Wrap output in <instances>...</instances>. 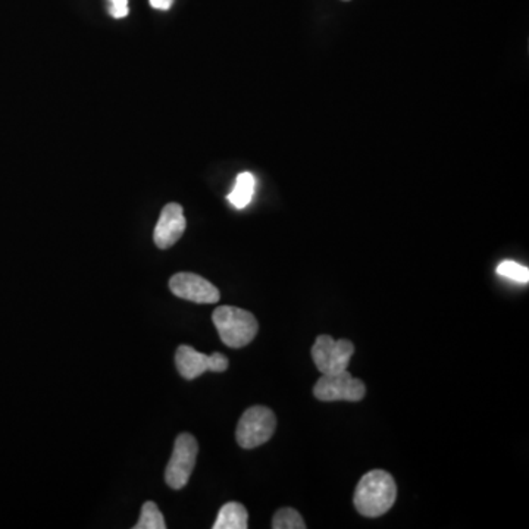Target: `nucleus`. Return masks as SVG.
Masks as SVG:
<instances>
[{
	"label": "nucleus",
	"mask_w": 529,
	"mask_h": 529,
	"mask_svg": "<svg viewBox=\"0 0 529 529\" xmlns=\"http://www.w3.org/2000/svg\"><path fill=\"white\" fill-rule=\"evenodd\" d=\"M255 176L250 173H243L237 176L236 185L233 192L229 193L228 200L237 209H244L249 203L252 202L255 193Z\"/></svg>",
	"instance_id": "nucleus-11"
},
{
	"label": "nucleus",
	"mask_w": 529,
	"mask_h": 529,
	"mask_svg": "<svg viewBox=\"0 0 529 529\" xmlns=\"http://www.w3.org/2000/svg\"><path fill=\"white\" fill-rule=\"evenodd\" d=\"M111 16L113 18H125L128 16V0H110Z\"/></svg>",
	"instance_id": "nucleus-15"
},
{
	"label": "nucleus",
	"mask_w": 529,
	"mask_h": 529,
	"mask_svg": "<svg viewBox=\"0 0 529 529\" xmlns=\"http://www.w3.org/2000/svg\"><path fill=\"white\" fill-rule=\"evenodd\" d=\"M166 524L164 514L153 502H146L142 506L140 519L134 525V529H165Z\"/></svg>",
	"instance_id": "nucleus-12"
},
{
	"label": "nucleus",
	"mask_w": 529,
	"mask_h": 529,
	"mask_svg": "<svg viewBox=\"0 0 529 529\" xmlns=\"http://www.w3.org/2000/svg\"><path fill=\"white\" fill-rule=\"evenodd\" d=\"M248 526V509L237 502L224 504L214 524V529H246Z\"/></svg>",
	"instance_id": "nucleus-10"
},
{
	"label": "nucleus",
	"mask_w": 529,
	"mask_h": 529,
	"mask_svg": "<svg viewBox=\"0 0 529 529\" xmlns=\"http://www.w3.org/2000/svg\"><path fill=\"white\" fill-rule=\"evenodd\" d=\"M497 274L509 278V280H513V281L521 282V284H526L529 281L528 268L519 265V263L512 262V260H504V262L500 263L499 268H497Z\"/></svg>",
	"instance_id": "nucleus-14"
},
{
	"label": "nucleus",
	"mask_w": 529,
	"mask_h": 529,
	"mask_svg": "<svg viewBox=\"0 0 529 529\" xmlns=\"http://www.w3.org/2000/svg\"><path fill=\"white\" fill-rule=\"evenodd\" d=\"M187 222L185 218V210L178 203H168L162 209L158 224L154 227V244L162 250L173 248L176 241L185 234Z\"/></svg>",
	"instance_id": "nucleus-9"
},
{
	"label": "nucleus",
	"mask_w": 529,
	"mask_h": 529,
	"mask_svg": "<svg viewBox=\"0 0 529 529\" xmlns=\"http://www.w3.org/2000/svg\"><path fill=\"white\" fill-rule=\"evenodd\" d=\"M272 528L304 529L306 528V524H304L302 514L299 513L296 509L284 507V509H280V511L274 514V519H272Z\"/></svg>",
	"instance_id": "nucleus-13"
},
{
	"label": "nucleus",
	"mask_w": 529,
	"mask_h": 529,
	"mask_svg": "<svg viewBox=\"0 0 529 529\" xmlns=\"http://www.w3.org/2000/svg\"><path fill=\"white\" fill-rule=\"evenodd\" d=\"M312 359L323 376H331L349 368L350 359L354 353V344L350 340H334L323 334L312 345Z\"/></svg>",
	"instance_id": "nucleus-4"
},
{
	"label": "nucleus",
	"mask_w": 529,
	"mask_h": 529,
	"mask_svg": "<svg viewBox=\"0 0 529 529\" xmlns=\"http://www.w3.org/2000/svg\"><path fill=\"white\" fill-rule=\"evenodd\" d=\"M343 2H350V0H343Z\"/></svg>",
	"instance_id": "nucleus-17"
},
{
	"label": "nucleus",
	"mask_w": 529,
	"mask_h": 529,
	"mask_svg": "<svg viewBox=\"0 0 529 529\" xmlns=\"http://www.w3.org/2000/svg\"><path fill=\"white\" fill-rule=\"evenodd\" d=\"M197 453H199V446L192 434L185 432L176 437L173 456L165 471V481L169 487L173 490H181L187 485L195 471Z\"/></svg>",
	"instance_id": "nucleus-6"
},
{
	"label": "nucleus",
	"mask_w": 529,
	"mask_h": 529,
	"mask_svg": "<svg viewBox=\"0 0 529 529\" xmlns=\"http://www.w3.org/2000/svg\"><path fill=\"white\" fill-rule=\"evenodd\" d=\"M176 369L188 381L199 378L205 372H224L228 368V357L222 353L205 354L190 345H180L175 353Z\"/></svg>",
	"instance_id": "nucleus-7"
},
{
	"label": "nucleus",
	"mask_w": 529,
	"mask_h": 529,
	"mask_svg": "<svg viewBox=\"0 0 529 529\" xmlns=\"http://www.w3.org/2000/svg\"><path fill=\"white\" fill-rule=\"evenodd\" d=\"M313 395L321 402H361L366 395V386L345 369L321 376L313 386Z\"/></svg>",
	"instance_id": "nucleus-5"
},
{
	"label": "nucleus",
	"mask_w": 529,
	"mask_h": 529,
	"mask_svg": "<svg viewBox=\"0 0 529 529\" xmlns=\"http://www.w3.org/2000/svg\"><path fill=\"white\" fill-rule=\"evenodd\" d=\"M397 499L395 478L383 470L371 471L362 477L354 492V507L366 518L383 516Z\"/></svg>",
	"instance_id": "nucleus-1"
},
{
	"label": "nucleus",
	"mask_w": 529,
	"mask_h": 529,
	"mask_svg": "<svg viewBox=\"0 0 529 529\" xmlns=\"http://www.w3.org/2000/svg\"><path fill=\"white\" fill-rule=\"evenodd\" d=\"M222 343L231 349H241L255 340L259 323L253 313L234 306H219L212 315Z\"/></svg>",
	"instance_id": "nucleus-2"
},
{
	"label": "nucleus",
	"mask_w": 529,
	"mask_h": 529,
	"mask_svg": "<svg viewBox=\"0 0 529 529\" xmlns=\"http://www.w3.org/2000/svg\"><path fill=\"white\" fill-rule=\"evenodd\" d=\"M277 429V418L265 406H253L243 413L237 425L236 439L243 449H256L270 441Z\"/></svg>",
	"instance_id": "nucleus-3"
},
{
	"label": "nucleus",
	"mask_w": 529,
	"mask_h": 529,
	"mask_svg": "<svg viewBox=\"0 0 529 529\" xmlns=\"http://www.w3.org/2000/svg\"><path fill=\"white\" fill-rule=\"evenodd\" d=\"M169 290L183 301L195 303H217L219 301V290L207 281L206 278L192 272H180L169 280Z\"/></svg>",
	"instance_id": "nucleus-8"
},
{
	"label": "nucleus",
	"mask_w": 529,
	"mask_h": 529,
	"mask_svg": "<svg viewBox=\"0 0 529 529\" xmlns=\"http://www.w3.org/2000/svg\"><path fill=\"white\" fill-rule=\"evenodd\" d=\"M174 0H151V5L159 11H168L173 6Z\"/></svg>",
	"instance_id": "nucleus-16"
}]
</instances>
